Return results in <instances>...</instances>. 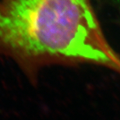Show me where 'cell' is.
Instances as JSON below:
<instances>
[{
	"mask_svg": "<svg viewBox=\"0 0 120 120\" xmlns=\"http://www.w3.org/2000/svg\"><path fill=\"white\" fill-rule=\"evenodd\" d=\"M0 58L31 80L50 66L91 64L120 74L90 0H0Z\"/></svg>",
	"mask_w": 120,
	"mask_h": 120,
	"instance_id": "6da1fadb",
	"label": "cell"
}]
</instances>
